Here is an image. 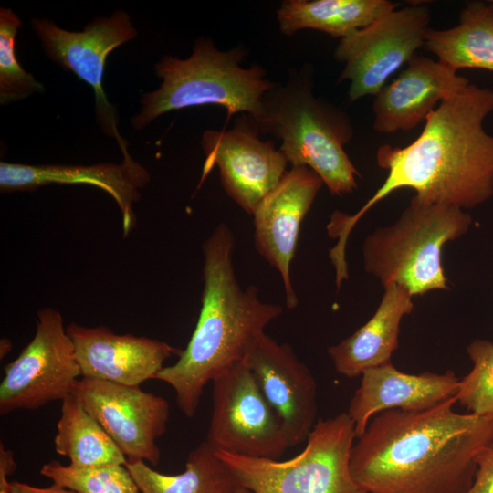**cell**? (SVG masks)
Instances as JSON below:
<instances>
[{"instance_id": "obj_1", "label": "cell", "mask_w": 493, "mask_h": 493, "mask_svg": "<svg viewBox=\"0 0 493 493\" xmlns=\"http://www.w3.org/2000/svg\"><path fill=\"white\" fill-rule=\"evenodd\" d=\"M493 111V89L469 83L443 100L425 121L419 136L404 147L389 144L376 152L387 171L383 184L354 215L335 211L328 224L331 237L346 246L360 218L391 193L411 188L413 201L460 209L480 205L493 195V134L484 127Z\"/></svg>"}, {"instance_id": "obj_2", "label": "cell", "mask_w": 493, "mask_h": 493, "mask_svg": "<svg viewBox=\"0 0 493 493\" xmlns=\"http://www.w3.org/2000/svg\"><path fill=\"white\" fill-rule=\"evenodd\" d=\"M456 403L373 416L351 448L356 483L366 493H466L493 439V415L457 413Z\"/></svg>"}, {"instance_id": "obj_3", "label": "cell", "mask_w": 493, "mask_h": 493, "mask_svg": "<svg viewBox=\"0 0 493 493\" xmlns=\"http://www.w3.org/2000/svg\"><path fill=\"white\" fill-rule=\"evenodd\" d=\"M234 246L225 224L204 242V288L195 329L177 362L155 377L174 390L177 405L188 418L195 415L206 384L243 362L266 327L283 312L281 306L262 301L256 287H241L233 265Z\"/></svg>"}, {"instance_id": "obj_4", "label": "cell", "mask_w": 493, "mask_h": 493, "mask_svg": "<svg viewBox=\"0 0 493 493\" xmlns=\"http://www.w3.org/2000/svg\"><path fill=\"white\" fill-rule=\"evenodd\" d=\"M311 71L290 70L285 84L264 96L259 117L250 120L259 134L281 141L278 149L291 166L310 168L332 195L351 194L360 176L344 150L353 126L346 112L314 94Z\"/></svg>"}, {"instance_id": "obj_5", "label": "cell", "mask_w": 493, "mask_h": 493, "mask_svg": "<svg viewBox=\"0 0 493 493\" xmlns=\"http://www.w3.org/2000/svg\"><path fill=\"white\" fill-rule=\"evenodd\" d=\"M246 55L244 46L223 51L203 36L187 58L164 55L154 68L161 86L142 95L140 110L131 119L132 128L142 130L172 110L207 105L225 108L229 117L240 113L258 118L263 98L276 83L257 63L243 68Z\"/></svg>"}, {"instance_id": "obj_6", "label": "cell", "mask_w": 493, "mask_h": 493, "mask_svg": "<svg viewBox=\"0 0 493 493\" xmlns=\"http://www.w3.org/2000/svg\"><path fill=\"white\" fill-rule=\"evenodd\" d=\"M472 222L463 209L411 200L394 224L377 228L365 238L364 269L383 288L395 283L412 296L446 290L442 248L465 235Z\"/></svg>"}, {"instance_id": "obj_7", "label": "cell", "mask_w": 493, "mask_h": 493, "mask_svg": "<svg viewBox=\"0 0 493 493\" xmlns=\"http://www.w3.org/2000/svg\"><path fill=\"white\" fill-rule=\"evenodd\" d=\"M355 426L348 414L319 419L306 446L288 460L215 451L240 487L253 493H366L350 467Z\"/></svg>"}, {"instance_id": "obj_8", "label": "cell", "mask_w": 493, "mask_h": 493, "mask_svg": "<svg viewBox=\"0 0 493 493\" xmlns=\"http://www.w3.org/2000/svg\"><path fill=\"white\" fill-rule=\"evenodd\" d=\"M212 383V414L205 441L215 451L279 459L292 446L282 420L244 362Z\"/></svg>"}, {"instance_id": "obj_9", "label": "cell", "mask_w": 493, "mask_h": 493, "mask_svg": "<svg viewBox=\"0 0 493 493\" xmlns=\"http://www.w3.org/2000/svg\"><path fill=\"white\" fill-rule=\"evenodd\" d=\"M430 20L427 5H412L394 9L341 38L334 58L344 65L340 80L350 82L349 100L377 95L387 80L424 47Z\"/></svg>"}, {"instance_id": "obj_10", "label": "cell", "mask_w": 493, "mask_h": 493, "mask_svg": "<svg viewBox=\"0 0 493 493\" xmlns=\"http://www.w3.org/2000/svg\"><path fill=\"white\" fill-rule=\"evenodd\" d=\"M0 414L35 410L72 393L81 376L74 344L59 311H37L36 333L20 354L4 368Z\"/></svg>"}, {"instance_id": "obj_11", "label": "cell", "mask_w": 493, "mask_h": 493, "mask_svg": "<svg viewBox=\"0 0 493 493\" xmlns=\"http://www.w3.org/2000/svg\"><path fill=\"white\" fill-rule=\"evenodd\" d=\"M31 27L53 62L91 87L98 125L116 140L123 157L131 156L128 142L118 130L116 108L108 100L102 87L109 54L138 36L130 15L116 10L110 16L95 18L78 32L63 29L47 18H32Z\"/></svg>"}, {"instance_id": "obj_12", "label": "cell", "mask_w": 493, "mask_h": 493, "mask_svg": "<svg viewBox=\"0 0 493 493\" xmlns=\"http://www.w3.org/2000/svg\"><path fill=\"white\" fill-rule=\"evenodd\" d=\"M72 394L94 417L128 462L147 461L156 467L161 458L157 439L167 429L168 402L139 386L82 377Z\"/></svg>"}, {"instance_id": "obj_13", "label": "cell", "mask_w": 493, "mask_h": 493, "mask_svg": "<svg viewBox=\"0 0 493 493\" xmlns=\"http://www.w3.org/2000/svg\"><path fill=\"white\" fill-rule=\"evenodd\" d=\"M248 115L240 114L229 130H207L201 139L205 160L202 180L219 169L226 194L252 215L258 203L279 183L288 165L273 142L262 141Z\"/></svg>"}, {"instance_id": "obj_14", "label": "cell", "mask_w": 493, "mask_h": 493, "mask_svg": "<svg viewBox=\"0 0 493 493\" xmlns=\"http://www.w3.org/2000/svg\"><path fill=\"white\" fill-rule=\"evenodd\" d=\"M323 184L321 178L310 168L291 166L252 214L255 246L258 254L278 271L288 309H295L299 304L292 286L290 265L300 225Z\"/></svg>"}, {"instance_id": "obj_15", "label": "cell", "mask_w": 493, "mask_h": 493, "mask_svg": "<svg viewBox=\"0 0 493 493\" xmlns=\"http://www.w3.org/2000/svg\"><path fill=\"white\" fill-rule=\"evenodd\" d=\"M282 420L292 446L306 441L317 417V383L287 343L262 334L243 362Z\"/></svg>"}, {"instance_id": "obj_16", "label": "cell", "mask_w": 493, "mask_h": 493, "mask_svg": "<svg viewBox=\"0 0 493 493\" xmlns=\"http://www.w3.org/2000/svg\"><path fill=\"white\" fill-rule=\"evenodd\" d=\"M66 330L82 377L129 386L155 379L164 362L183 351L159 340L116 334L105 326L89 328L73 322Z\"/></svg>"}, {"instance_id": "obj_17", "label": "cell", "mask_w": 493, "mask_h": 493, "mask_svg": "<svg viewBox=\"0 0 493 493\" xmlns=\"http://www.w3.org/2000/svg\"><path fill=\"white\" fill-rule=\"evenodd\" d=\"M149 181L148 171L131 156L123 157L121 163L92 165L0 163L1 192L33 191L50 184H75L102 189L120 209L125 236L135 226L133 205L140 199V190Z\"/></svg>"}, {"instance_id": "obj_18", "label": "cell", "mask_w": 493, "mask_h": 493, "mask_svg": "<svg viewBox=\"0 0 493 493\" xmlns=\"http://www.w3.org/2000/svg\"><path fill=\"white\" fill-rule=\"evenodd\" d=\"M469 83L468 79L439 60L415 55L375 95L373 129L387 134L410 131L425 121L443 100Z\"/></svg>"}, {"instance_id": "obj_19", "label": "cell", "mask_w": 493, "mask_h": 493, "mask_svg": "<svg viewBox=\"0 0 493 493\" xmlns=\"http://www.w3.org/2000/svg\"><path fill=\"white\" fill-rule=\"evenodd\" d=\"M361 376L346 412L357 437L376 414L389 410L418 412L434 408L456 399L460 384V378L450 370L411 374L398 370L391 362L368 369Z\"/></svg>"}, {"instance_id": "obj_20", "label": "cell", "mask_w": 493, "mask_h": 493, "mask_svg": "<svg viewBox=\"0 0 493 493\" xmlns=\"http://www.w3.org/2000/svg\"><path fill=\"white\" fill-rule=\"evenodd\" d=\"M410 292L401 285L384 287L372 317L349 337L328 348L338 373L347 378L391 362L399 345L400 324L414 309Z\"/></svg>"}, {"instance_id": "obj_21", "label": "cell", "mask_w": 493, "mask_h": 493, "mask_svg": "<svg viewBox=\"0 0 493 493\" xmlns=\"http://www.w3.org/2000/svg\"><path fill=\"white\" fill-rule=\"evenodd\" d=\"M424 47L456 72L463 68L493 72V1L468 2L457 25L426 31Z\"/></svg>"}, {"instance_id": "obj_22", "label": "cell", "mask_w": 493, "mask_h": 493, "mask_svg": "<svg viewBox=\"0 0 493 493\" xmlns=\"http://www.w3.org/2000/svg\"><path fill=\"white\" fill-rule=\"evenodd\" d=\"M396 6L389 0H284L277 10V19L286 36L314 29L341 39Z\"/></svg>"}, {"instance_id": "obj_23", "label": "cell", "mask_w": 493, "mask_h": 493, "mask_svg": "<svg viewBox=\"0 0 493 493\" xmlns=\"http://www.w3.org/2000/svg\"><path fill=\"white\" fill-rule=\"evenodd\" d=\"M125 466L141 493H232L240 487L206 441L190 451L184 471L177 475L160 473L144 461H127Z\"/></svg>"}, {"instance_id": "obj_24", "label": "cell", "mask_w": 493, "mask_h": 493, "mask_svg": "<svg viewBox=\"0 0 493 493\" xmlns=\"http://www.w3.org/2000/svg\"><path fill=\"white\" fill-rule=\"evenodd\" d=\"M54 444L75 467L127 464L116 443L72 393L62 400Z\"/></svg>"}, {"instance_id": "obj_25", "label": "cell", "mask_w": 493, "mask_h": 493, "mask_svg": "<svg viewBox=\"0 0 493 493\" xmlns=\"http://www.w3.org/2000/svg\"><path fill=\"white\" fill-rule=\"evenodd\" d=\"M40 474L53 485L77 493H140L124 465L75 467L51 461L41 467Z\"/></svg>"}, {"instance_id": "obj_26", "label": "cell", "mask_w": 493, "mask_h": 493, "mask_svg": "<svg viewBox=\"0 0 493 493\" xmlns=\"http://www.w3.org/2000/svg\"><path fill=\"white\" fill-rule=\"evenodd\" d=\"M22 26L10 8H0V102L5 105L43 92V85L19 64L15 53V39Z\"/></svg>"}, {"instance_id": "obj_27", "label": "cell", "mask_w": 493, "mask_h": 493, "mask_svg": "<svg viewBox=\"0 0 493 493\" xmlns=\"http://www.w3.org/2000/svg\"><path fill=\"white\" fill-rule=\"evenodd\" d=\"M467 353L472 362V369L460 379L456 403L467 413L493 415V342L474 340L467 347Z\"/></svg>"}, {"instance_id": "obj_28", "label": "cell", "mask_w": 493, "mask_h": 493, "mask_svg": "<svg viewBox=\"0 0 493 493\" xmlns=\"http://www.w3.org/2000/svg\"><path fill=\"white\" fill-rule=\"evenodd\" d=\"M466 493H493V439L478 455L474 480Z\"/></svg>"}, {"instance_id": "obj_29", "label": "cell", "mask_w": 493, "mask_h": 493, "mask_svg": "<svg viewBox=\"0 0 493 493\" xmlns=\"http://www.w3.org/2000/svg\"><path fill=\"white\" fill-rule=\"evenodd\" d=\"M17 466L11 450L6 449L3 443L0 444V493H10L11 482L7 477L12 475Z\"/></svg>"}, {"instance_id": "obj_30", "label": "cell", "mask_w": 493, "mask_h": 493, "mask_svg": "<svg viewBox=\"0 0 493 493\" xmlns=\"http://www.w3.org/2000/svg\"><path fill=\"white\" fill-rule=\"evenodd\" d=\"M10 493H77L75 491L52 485L49 488H37L26 483L11 482Z\"/></svg>"}, {"instance_id": "obj_31", "label": "cell", "mask_w": 493, "mask_h": 493, "mask_svg": "<svg viewBox=\"0 0 493 493\" xmlns=\"http://www.w3.org/2000/svg\"><path fill=\"white\" fill-rule=\"evenodd\" d=\"M11 351V343L8 340L4 339L1 341V359L5 357L7 352Z\"/></svg>"}, {"instance_id": "obj_32", "label": "cell", "mask_w": 493, "mask_h": 493, "mask_svg": "<svg viewBox=\"0 0 493 493\" xmlns=\"http://www.w3.org/2000/svg\"><path fill=\"white\" fill-rule=\"evenodd\" d=\"M232 493H253L250 490H248L246 488L238 487L236 489H235Z\"/></svg>"}, {"instance_id": "obj_33", "label": "cell", "mask_w": 493, "mask_h": 493, "mask_svg": "<svg viewBox=\"0 0 493 493\" xmlns=\"http://www.w3.org/2000/svg\"><path fill=\"white\" fill-rule=\"evenodd\" d=\"M493 1V0H492Z\"/></svg>"}]
</instances>
